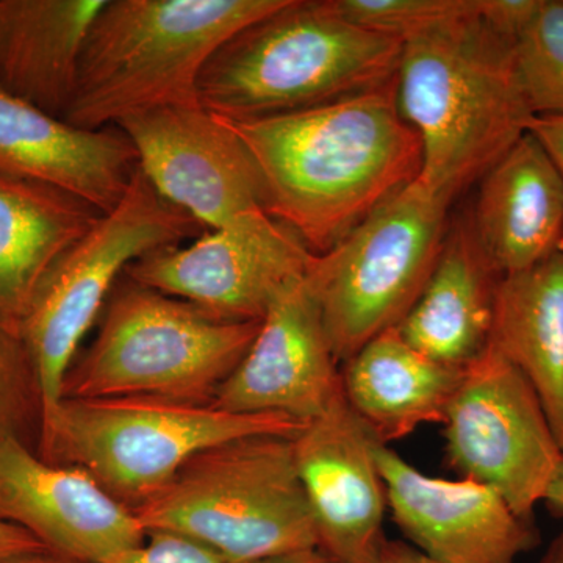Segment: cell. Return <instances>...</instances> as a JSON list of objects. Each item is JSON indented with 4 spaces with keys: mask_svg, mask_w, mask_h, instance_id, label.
I'll list each match as a JSON object with an SVG mask.
<instances>
[{
    "mask_svg": "<svg viewBox=\"0 0 563 563\" xmlns=\"http://www.w3.org/2000/svg\"><path fill=\"white\" fill-rule=\"evenodd\" d=\"M544 503L548 504V507L554 514L563 515V459L561 465H559L558 473H555L553 484H551L550 490L547 493Z\"/></svg>",
    "mask_w": 563,
    "mask_h": 563,
    "instance_id": "obj_34",
    "label": "cell"
},
{
    "mask_svg": "<svg viewBox=\"0 0 563 563\" xmlns=\"http://www.w3.org/2000/svg\"><path fill=\"white\" fill-rule=\"evenodd\" d=\"M388 510L407 543L442 563H517L540 542L531 521L495 488L424 474L388 444H376Z\"/></svg>",
    "mask_w": 563,
    "mask_h": 563,
    "instance_id": "obj_15",
    "label": "cell"
},
{
    "mask_svg": "<svg viewBox=\"0 0 563 563\" xmlns=\"http://www.w3.org/2000/svg\"><path fill=\"white\" fill-rule=\"evenodd\" d=\"M114 128L131 140L152 188L206 231L265 210V185L251 151L201 103L140 111Z\"/></svg>",
    "mask_w": 563,
    "mask_h": 563,
    "instance_id": "obj_12",
    "label": "cell"
},
{
    "mask_svg": "<svg viewBox=\"0 0 563 563\" xmlns=\"http://www.w3.org/2000/svg\"><path fill=\"white\" fill-rule=\"evenodd\" d=\"M0 563H80L70 561L68 558H63L52 553L49 550L35 551V553H25L11 555V558L0 559Z\"/></svg>",
    "mask_w": 563,
    "mask_h": 563,
    "instance_id": "obj_33",
    "label": "cell"
},
{
    "mask_svg": "<svg viewBox=\"0 0 563 563\" xmlns=\"http://www.w3.org/2000/svg\"><path fill=\"white\" fill-rule=\"evenodd\" d=\"M376 563H442L435 559L429 558L420 550L406 542H393L388 540L385 543L383 553Z\"/></svg>",
    "mask_w": 563,
    "mask_h": 563,
    "instance_id": "obj_31",
    "label": "cell"
},
{
    "mask_svg": "<svg viewBox=\"0 0 563 563\" xmlns=\"http://www.w3.org/2000/svg\"><path fill=\"white\" fill-rule=\"evenodd\" d=\"M539 0H481V16L495 31L514 40L531 20Z\"/></svg>",
    "mask_w": 563,
    "mask_h": 563,
    "instance_id": "obj_28",
    "label": "cell"
},
{
    "mask_svg": "<svg viewBox=\"0 0 563 563\" xmlns=\"http://www.w3.org/2000/svg\"><path fill=\"white\" fill-rule=\"evenodd\" d=\"M76 196L0 173V321L21 322L51 269L101 220Z\"/></svg>",
    "mask_w": 563,
    "mask_h": 563,
    "instance_id": "obj_21",
    "label": "cell"
},
{
    "mask_svg": "<svg viewBox=\"0 0 563 563\" xmlns=\"http://www.w3.org/2000/svg\"><path fill=\"white\" fill-rule=\"evenodd\" d=\"M529 132L543 144L563 173V117H536Z\"/></svg>",
    "mask_w": 563,
    "mask_h": 563,
    "instance_id": "obj_29",
    "label": "cell"
},
{
    "mask_svg": "<svg viewBox=\"0 0 563 563\" xmlns=\"http://www.w3.org/2000/svg\"><path fill=\"white\" fill-rule=\"evenodd\" d=\"M224 121L261 169L266 213L314 255L421 176V140L398 109L396 79L309 110Z\"/></svg>",
    "mask_w": 563,
    "mask_h": 563,
    "instance_id": "obj_1",
    "label": "cell"
},
{
    "mask_svg": "<svg viewBox=\"0 0 563 563\" xmlns=\"http://www.w3.org/2000/svg\"><path fill=\"white\" fill-rule=\"evenodd\" d=\"M503 277L477 242L468 217L461 218L450 224L424 290L396 329L432 361L465 368L490 343Z\"/></svg>",
    "mask_w": 563,
    "mask_h": 563,
    "instance_id": "obj_19",
    "label": "cell"
},
{
    "mask_svg": "<svg viewBox=\"0 0 563 563\" xmlns=\"http://www.w3.org/2000/svg\"><path fill=\"white\" fill-rule=\"evenodd\" d=\"M463 368L421 354L388 329L340 366L344 399L380 443L398 442L422 424H443Z\"/></svg>",
    "mask_w": 563,
    "mask_h": 563,
    "instance_id": "obj_22",
    "label": "cell"
},
{
    "mask_svg": "<svg viewBox=\"0 0 563 563\" xmlns=\"http://www.w3.org/2000/svg\"><path fill=\"white\" fill-rule=\"evenodd\" d=\"M332 5L354 24L401 43L481 11V0H332Z\"/></svg>",
    "mask_w": 563,
    "mask_h": 563,
    "instance_id": "obj_25",
    "label": "cell"
},
{
    "mask_svg": "<svg viewBox=\"0 0 563 563\" xmlns=\"http://www.w3.org/2000/svg\"><path fill=\"white\" fill-rule=\"evenodd\" d=\"M443 435L448 465L459 477L495 488L533 523L563 451L532 385L492 346L462 369Z\"/></svg>",
    "mask_w": 563,
    "mask_h": 563,
    "instance_id": "obj_10",
    "label": "cell"
},
{
    "mask_svg": "<svg viewBox=\"0 0 563 563\" xmlns=\"http://www.w3.org/2000/svg\"><path fill=\"white\" fill-rule=\"evenodd\" d=\"M488 346L532 385L563 451V251L503 277Z\"/></svg>",
    "mask_w": 563,
    "mask_h": 563,
    "instance_id": "obj_23",
    "label": "cell"
},
{
    "mask_svg": "<svg viewBox=\"0 0 563 563\" xmlns=\"http://www.w3.org/2000/svg\"><path fill=\"white\" fill-rule=\"evenodd\" d=\"M254 563H340L331 555L325 554L321 548H306V550L291 551L273 555V558L263 559V561Z\"/></svg>",
    "mask_w": 563,
    "mask_h": 563,
    "instance_id": "obj_32",
    "label": "cell"
},
{
    "mask_svg": "<svg viewBox=\"0 0 563 563\" xmlns=\"http://www.w3.org/2000/svg\"><path fill=\"white\" fill-rule=\"evenodd\" d=\"M514 52L533 117H563V0H539Z\"/></svg>",
    "mask_w": 563,
    "mask_h": 563,
    "instance_id": "obj_24",
    "label": "cell"
},
{
    "mask_svg": "<svg viewBox=\"0 0 563 563\" xmlns=\"http://www.w3.org/2000/svg\"><path fill=\"white\" fill-rule=\"evenodd\" d=\"M285 0H106L85 41L63 120L90 131L158 107L199 106L222 44Z\"/></svg>",
    "mask_w": 563,
    "mask_h": 563,
    "instance_id": "obj_4",
    "label": "cell"
},
{
    "mask_svg": "<svg viewBox=\"0 0 563 563\" xmlns=\"http://www.w3.org/2000/svg\"><path fill=\"white\" fill-rule=\"evenodd\" d=\"M114 563H222L218 555L185 537L150 532L143 544Z\"/></svg>",
    "mask_w": 563,
    "mask_h": 563,
    "instance_id": "obj_27",
    "label": "cell"
},
{
    "mask_svg": "<svg viewBox=\"0 0 563 563\" xmlns=\"http://www.w3.org/2000/svg\"><path fill=\"white\" fill-rule=\"evenodd\" d=\"M396 101L422 146L421 180L454 202L529 132L514 40L473 16L404 41Z\"/></svg>",
    "mask_w": 563,
    "mask_h": 563,
    "instance_id": "obj_2",
    "label": "cell"
},
{
    "mask_svg": "<svg viewBox=\"0 0 563 563\" xmlns=\"http://www.w3.org/2000/svg\"><path fill=\"white\" fill-rule=\"evenodd\" d=\"M106 0H0V88L63 118Z\"/></svg>",
    "mask_w": 563,
    "mask_h": 563,
    "instance_id": "obj_20",
    "label": "cell"
},
{
    "mask_svg": "<svg viewBox=\"0 0 563 563\" xmlns=\"http://www.w3.org/2000/svg\"><path fill=\"white\" fill-rule=\"evenodd\" d=\"M377 443L342 390L292 439L320 548L340 563H376L388 542Z\"/></svg>",
    "mask_w": 563,
    "mask_h": 563,
    "instance_id": "obj_14",
    "label": "cell"
},
{
    "mask_svg": "<svg viewBox=\"0 0 563 563\" xmlns=\"http://www.w3.org/2000/svg\"><path fill=\"white\" fill-rule=\"evenodd\" d=\"M43 547L32 537L31 533L25 532L24 529L18 526L3 523L0 521V559L11 558V555L35 553V551H43Z\"/></svg>",
    "mask_w": 563,
    "mask_h": 563,
    "instance_id": "obj_30",
    "label": "cell"
},
{
    "mask_svg": "<svg viewBox=\"0 0 563 563\" xmlns=\"http://www.w3.org/2000/svg\"><path fill=\"white\" fill-rule=\"evenodd\" d=\"M453 202L418 177L377 207L309 268L340 366L398 328L418 301L450 229Z\"/></svg>",
    "mask_w": 563,
    "mask_h": 563,
    "instance_id": "obj_8",
    "label": "cell"
},
{
    "mask_svg": "<svg viewBox=\"0 0 563 563\" xmlns=\"http://www.w3.org/2000/svg\"><path fill=\"white\" fill-rule=\"evenodd\" d=\"M33 410L40 415V395L31 358L16 333L0 321V439L21 437Z\"/></svg>",
    "mask_w": 563,
    "mask_h": 563,
    "instance_id": "obj_26",
    "label": "cell"
},
{
    "mask_svg": "<svg viewBox=\"0 0 563 563\" xmlns=\"http://www.w3.org/2000/svg\"><path fill=\"white\" fill-rule=\"evenodd\" d=\"M99 320L90 347L69 366L63 398L213 402L261 329V321L221 320L129 277Z\"/></svg>",
    "mask_w": 563,
    "mask_h": 563,
    "instance_id": "obj_7",
    "label": "cell"
},
{
    "mask_svg": "<svg viewBox=\"0 0 563 563\" xmlns=\"http://www.w3.org/2000/svg\"><path fill=\"white\" fill-rule=\"evenodd\" d=\"M314 254L290 225L254 211L195 242L158 247L125 277L192 303L225 321H262L273 302L302 279Z\"/></svg>",
    "mask_w": 563,
    "mask_h": 563,
    "instance_id": "obj_11",
    "label": "cell"
},
{
    "mask_svg": "<svg viewBox=\"0 0 563 563\" xmlns=\"http://www.w3.org/2000/svg\"><path fill=\"white\" fill-rule=\"evenodd\" d=\"M146 533L201 544L222 563L320 548L288 437H244L196 454L133 510Z\"/></svg>",
    "mask_w": 563,
    "mask_h": 563,
    "instance_id": "obj_6",
    "label": "cell"
},
{
    "mask_svg": "<svg viewBox=\"0 0 563 563\" xmlns=\"http://www.w3.org/2000/svg\"><path fill=\"white\" fill-rule=\"evenodd\" d=\"M201 231L198 221L166 202L136 168L124 198L51 269L21 322L20 339L35 374L40 415L63 398V384L80 343L129 266Z\"/></svg>",
    "mask_w": 563,
    "mask_h": 563,
    "instance_id": "obj_9",
    "label": "cell"
},
{
    "mask_svg": "<svg viewBox=\"0 0 563 563\" xmlns=\"http://www.w3.org/2000/svg\"><path fill=\"white\" fill-rule=\"evenodd\" d=\"M401 54V41L346 20L332 0H285L211 55L199 102L229 121L309 110L391 84Z\"/></svg>",
    "mask_w": 563,
    "mask_h": 563,
    "instance_id": "obj_3",
    "label": "cell"
},
{
    "mask_svg": "<svg viewBox=\"0 0 563 563\" xmlns=\"http://www.w3.org/2000/svg\"><path fill=\"white\" fill-rule=\"evenodd\" d=\"M307 422L144 396L62 398L40 415V457L90 474L135 510L196 454L244 437L295 439Z\"/></svg>",
    "mask_w": 563,
    "mask_h": 563,
    "instance_id": "obj_5",
    "label": "cell"
},
{
    "mask_svg": "<svg viewBox=\"0 0 563 563\" xmlns=\"http://www.w3.org/2000/svg\"><path fill=\"white\" fill-rule=\"evenodd\" d=\"M139 168L120 129L90 131L0 88V173L68 192L102 213L124 198Z\"/></svg>",
    "mask_w": 563,
    "mask_h": 563,
    "instance_id": "obj_17",
    "label": "cell"
},
{
    "mask_svg": "<svg viewBox=\"0 0 563 563\" xmlns=\"http://www.w3.org/2000/svg\"><path fill=\"white\" fill-rule=\"evenodd\" d=\"M0 521L80 563H114L147 536L90 474L44 461L18 435L0 439Z\"/></svg>",
    "mask_w": 563,
    "mask_h": 563,
    "instance_id": "obj_13",
    "label": "cell"
},
{
    "mask_svg": "<svg viewBox=\"0 0 563 563\" xmlns=\"http://www.w3.org/2000/svg\"><path fill=\"white\" fill-rule=\"evenodd\" d=\"M468 220L503 276L563 251V173L531 132L479 180Z\"/></svg>",
    "mask_w": 563,
    "mask_h": 563,
    "instance_id": "obj_18",
    "label": "cell"
},
{
    "mask_svg": "<svg viewBox=\"0 0 563 563\" xmlns=\"http://www.w3.org/2000/svg\"><path fill=\"white\" fill-rule=\"evenodd\" d=\"M340 390V365L306 274L269 307L250 351L218 388L213 404L232 413L285 415L309 422Z\"/></svg>",
    "mask_w": 563,
    "mask_h": 563,
    "instance_id": "obj_16",
    "label": "cell"
},
{
    "mask_svg": "<svg viewBox=\"0 0 563 563\" xmlns=\"http://www.w3.org/2000/svg\"><path fill=\"white\" fill-rule=\"evenodd\" d=\"M540 563H563V532L555 537Z\"/></svg>",
    "mask_w": 563,
    "mask_h": 563,
    "instance_id": "obj_35",
    "label": "cell"
}]
</instances>
